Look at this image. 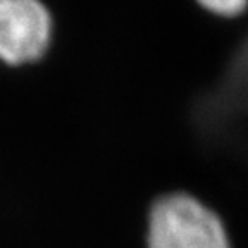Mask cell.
I'll list each match as a JSON object with an SVG mask.
<instances>
[{
    "instance_id": "2",
    "label": "cell",
    "mask_w": 248,
    "mask_h": 248,
    "mask_svg": "<svg viewBox=\"0 0 248 248\" xmlns=\"http://www.w3.org/2000/svg\"><path fill=\"white\" fill-rule=\"evenodd\" d=\"M55 36V17L38 0H0V61L9 66L45 57Z\"/></svg>"
},
{
    "instance_id": "3",
    "label": "cell",
    "mask_w": 248,
    "mask_h": 248,
    "mask_svg": "<svg viewBox=\"0 0 248 248\" xmlns=\"http://www.w3.org/2000/svg\"><path fill=\"white\" fill-rule=\"evenodd\" d=\"M207 14L221 21H236L248 12V0H198Z\"/></svg>"
},
{
    "instance_id": "1",
    "label": "cell",
    "mask_w": 248,
    "mask_h": 248,
    "mask_svg": "<svg viewBox=\"0 0 248 248\" xmlns=\"http://www.w3.org/2000/svg\"><path fill=\"white\" fill-rule=\"evenodd\" d=\"M147 248H232L222 217L195 195L169 191L152 202Z\"/></svg>"
}]
</instances>
